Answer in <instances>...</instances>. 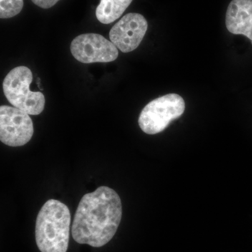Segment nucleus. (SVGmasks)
<instances>
[{
  "instance_id": "obj_1",
  "label": "nucleus",
  "mask_w": 252,
  "mask_h": 252,
  "mask_svg": "<svg viewBox=\"0 0 252 252\" xmlns=\"http://www.w3.org/2000/svg\"><path fill=\"white\" fill-rule=\"evenodd\" d=\"M122 217L120 197L108 187H100L81 198L74 215V241L93 248L107 245L117 233Z\"/></svg>"
},
{
  "instance_id": "obj_2",
  "label": "nucleus",
  "mask_w": 252,
  "mask_h": 252,
  "mask_svg": "<svg viewBox=\"0 0 252 252\" xmlns=\"http://www.w3.org/2000/svg\"><path fill=\"white\" fill-rule=\"evenodd\" d=\"M71 215L67 205L59 200H48L36 217L35 239L41 252H67Z\"/></svg>"
},
{
  "instance_id": "obj_3",
  "label": "nucleus",
  "mask_w": 252,
  "mask_h": 252,
  "mask_svg": "<svg viewBox=\"0 0 252 252\" xmlns=\"http://www.w3.org/2000/svg\"><path fill=\"white\" fill-rule=\"evenodd\" d=\"M32 73L26 66L14 68L3 81V91L6 99L14 107L29 115H39L45 107V97L41 92L30 89Z\"/></svg>"
},
{
  "instance_id": "obj_4",
  "label": "nucleus",
  "mask_w": 252,
  "mask_h": 252,
  "mask_svg": "<svg viewBox=\"0 0 252 252\" xmlns=\"http://www.w3.org/2000/svg\"><path fill=\"white\" fill-rule=\"evenodd\" d=\"M185 110V102L180 94H165L151 101L142 109L138 119L140 128L149 135L161 132Z\"/></svg>"
},
{
  "instance_id": "obj_5",
  "label": "nucleus",
  "mask_w": 252,
  "mask_h": 252,
  "mask_svg": "<svg viewBox=\"0 0 252 252\" xmlns=\"http://www.w3.org/2000/svg\"><path fill=\"white\" fill-rule=\"evenodd\" d=\"M34 127L28 113L9 106L0 107V140L9 147H21L31 140Z\"/></svg>"
},
{
  "instance_id": "obj_6",
  "label": "nucleus",
  "mask_w": 252,
  "mask_h": 252,
  "mask_svg": "<svg viewBox=\"0 0 252 252\" xmlns=\"http://www.w3.org/2000/svg\"><path fill=\"white\" fill-rule=\"evenodd\" d=\"M70 50L74 59L82 63L112 62L119 56L117 46L95 33L77 36L71 43Z\"/></svg>"
},
{
  "instance_id": "obj_7",
  "label": "nucleus",
  "mask_w": 252,
  "mask_h": 252,
  "mask_svg": "<svg viewBox=\"0 0 252 252\" xmlns=\"http://www.w3.org/2000/svg\"><path fill=\"white\" fill-rule=\"evenodd\" d=\"M147 28L148 23L142 15L130 13L113 26L109 38L122 52H131L140 46Z\"/></svg>"
},
{
  "instance_id": "obj_8",
  "label": "nucleus",
  "mask_w": 252,
  "mask_h": 252,
  "mask_svg": "<svg viewBox=\"0 0 252 252\" xmlns=\"http://www.w3.org/2000/svg\"><path fill=\"white\" fill-rule=\"evenodd\" d=\"M225 26L233 34L252 41V0H232L227 9Z\"/></svg>"
},
{
  "instance_id": "obj_9",
  "label": "nucleus",
  "mask_w": 252,
  "mask_h": 252,
  "mask_svg": "<svg viewBox=\"0 0 252 252\" xmlns=\"http://www.w3.org/2000/svg\"><path fill=\"white\" fill-rule=\"evenodd\" d=\"M132 0H100L96 9V17L99 22L109 24L121 17Z\"/></svg>"
},
{
  "instance_id": "obj_10",
  "label": "nucleus",
  "mask_w": 252,
  "mask_h": 252,
  "mask_svg": "<svg viewBox=\"0 0 252 252\" xmlns=\"http://www.w3.org/2000/svg\"><path fill=\"white\" fill-rule=\"evenodd\" d=\"M23 5V0H0V18L14 17L22 11Z\"/></svg>"
},
{
  "instance_id": "obj_11",
  "label": "nucleus",
  "mask_w": 252,
  "mask_h": 252,
  "mask_svg": "<svg viewBox=\"0 0 252 252\" xmlns=\"http://www.w3.org/2000/svg\"><path fill=\"white\" fill-rule=\"evenodd\" d=\"M60 0H32L34 4L42 9H47L54 6Z\"/></svg>"
},
{
  "instance_id": "obj_12",
  "label": "nucleus",
  "mask_w": 252,
  "mask_h": 252,
  "mask_svg": "<svg viewBox=\"0 0 252 252\" xmlns=\"http://www.w3.org/2000/svg\"></svg>"
}]
</instances>
